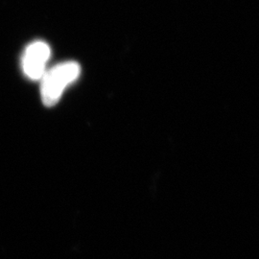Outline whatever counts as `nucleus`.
Returning a JSON list of instances; mask_svg holds the SVG:
<instances>
[{"label":"nucleus","mask_w":259,"mask_h":259,"mask_svg":"<svg viewBox=\"0 0 259 259\" xmlns=\"http://www.w3.org/2000/svg\"><path fill=\"white\" fill-rule=\"evenodd\" d=\"M81 74V66L76 62H65L47 70L41 77L40 96L47 107L59 102L65 89L74 83Z\"/></svg>","instance_id":"obj_1"},{"label":"nucleus","mask_w":259,"mask_h":259,"mask_svg":"<svg viewBox=\"0 0 259 259\" xmlns=\"http://www.w3.org/2000/svg\"><path fill=\"white\" fill-rule=\"evenodd\" d=\"M51 56V49L47 42L37 40L30 44L22 57V69L29 79L40 80L47 71V65Z\"/></svg>","instance_id":"obj_2"}]
</instances>
